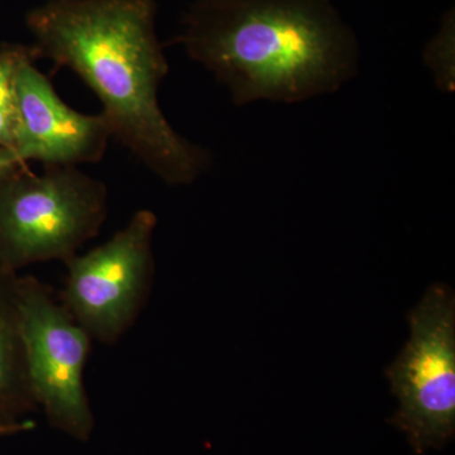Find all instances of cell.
<instances>
[{
    "label": "cell",
    "instance_id": "6da1fadb",
    "mask_svg": "<svg viewBox=\"0 0 455 455\" xmlns=\"http://www.w3.org/2000/svg\"><path fill=\"white\" fill-rule=\"evenodd\" d=\"M156 0H47L26 25L40 59L70 68L97 95L112 137L172 187L188 185L211 154L180 136L158 104L169 74Z\"/></svg>",
    "mask_w": 455,
    "mask_h": 455
},
{
    "label": "cell",
    "instance_id": "7c38bea8",
    "mask_svg": "<svg viewBox=\"0 0 455 455\" xmlns=\"http://www.w3.org/2000/svg\"><path fill=\"white\" fill-rule=\"evenodd\" d=\"M32 423L29 421L18 420V419L5 418L0 416V435H8V434L20 433L32 429Z\"/></svg>",
    "mask_w": 455,
    "mask_h": 455
},
{
    "label": "cell",
    "instance_id": "8992f818",
    "mask_svg": "<svg viewBox=\"0 0 455 455\" xmlns=\"http://www.w3.org/2000/svg\"><path fill=\"white\" fill-rule=\"evenodd\" d=\"M156 227L155 212L142 209L106 243L65 263L57 298L92 340L114 346L145 309L154 283Z\"/></svg>",
    "mask_w": 455,
    "mask_h": 455
},
{
    "label": "cell",
    "instance_id": "7a4b0ae2",
    "mask_svg": "<svg viewBox=\"0 0 455 455\" xmlns=\"http://www.w3.org/2000/svg\"><path fill=\"white\" fill-rule=\"evenodd\" d=\"M178 41L236 106L300 103L358 70L357 37L331 0H196Z\"/></svg>",
    "mask_w": 455,
    "mask_h": 455
},
{
    "label": "cell",
    "instance_id": "52a82bcc",
    "mask_svg": "<svg viewBox=\"0 0 455 455\" xmlns=\"http://www.w3.org/2000/svg\"><path fill=\"white\" fill-rule=\"evenodd\" d=\"M35 64L27 62L17 75L14 154L22 163L44 167L99 163L112 139L103 114L88 116L68 107Z\"/></svg>",
    "mask_w": 455,
    "mask_h": 455
},
{
    "label": "cell",
    "instance_id": "3957f363",
    "mask_svg": "<svg viewBox=\"0 0 455 455\" xmlns=\"http://www.w3.org/2000/svg\"><path fill=\"white\" fill-rule=\"evenodd\" d=\"M108 190L76 167H25L0 184V265L73 259L106 223Z\"/></svg>",
    "mask_w": 455,
    "mask_h": 455
},
{
    "label": "cell",
    "instance_id": "8fae6325",
    "mask_svg": "<svg viewBox=\"0 0 455 455\" xmlns=\"http://www.w3.org/2000/svg\"><path fill=\"white\" fill-rule=\"evenodd\" d=\"M25 167L26 164L22 163L13 151L0 147V184Z\"/></svg>",
    "mask_w": 455,
    "mask_h": 455
},
{
    "label": "cell",
    "instance_id": "30bf717a",
    "mask_svg": "<svg viewBox=\"0 0 455 455\" xmlns=\"http://www.w3.org/2000/svg\"><path fill=\"white\" fill-rule=\"evenodd\" d=\"M423 59L433 73L436 86L445 92L455 88V11L448 9L442 17L438 32L427 42Z\"/></svg>",
    "mask_w": 455,
    "mask_h": 455
},
{
    "label": "cell",
    "instance_id": "9c48e42d",
    "mask_svg": "<svg viewBox=\"0 0 455 455\" xmlns=\"http://www.w3.org/2000/svg\"><path fill=\"white\" fill-rule=\"evenodd\" d=\"M40 59L33 44H7L0 47V147L13 151L17 125L16 82L20 68Z\"/></svg>",
    "mask_w": 455,
    "mask_h": 455
},
{
    "label": "cell",
    "instance_id": "5b68a950",
    "mask_svg": "<svg viewBox=\"0 0 455 455\" xmlns=\"http://www.w3.org/2000/svg\"><path fill=\"white\" fill-rule=\"evenodd\" d=\"M20 333L29 385L50 427L79 443L94 435L84 373L92 337L36 277L20 278Z\"/></svg>",
    "mask_w": 455,
    "mask_h": 455
},
{
    "label": "cell",
    "instance_id": "ba28073f",
    "mask_svg": "<svg viewBox=\"0 0 455 455\" xmlns=\"http://www.w3.org/2000/svg\"><path fill=\"white\" fill-rule=\"evenodd\" d=\"M35 410L20 333V278L0 265V416L17 419Z\"/></svg>",
    "mask_w": 455,
    "mask_h": 455
},
{
    "label": "cell",
    "instance_id": "277c9868",
    "mask_svg": "<svg viewBox=\"0 0 455 455\" xmlns=\"http://www.w3.org/2000/svg\"><path fill=\"white\" fill-rule=\"evenodd\" d=\"M410 339L387 368L398 410L391 424L418 454L440 449L455 430V299L434 284L409 314Z\"/></svg>",
    "mask_w": 455,
    "mask_h": 455
}]
</instances>
